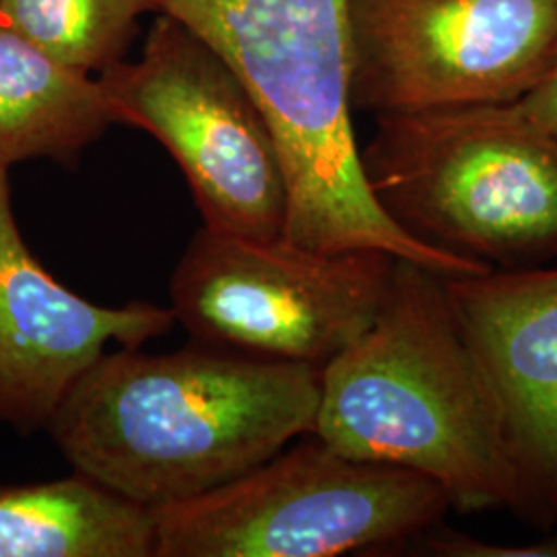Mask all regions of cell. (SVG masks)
<instances>
[{"label": "cell", "mask_w": 557, "mask_h": 557, "mask_svg": "<svg viewBox=\"0 0 557 557\" xmlns=\"http://www.w3.org/2000/svg\"><path fill=\"white\" fill-rule=\"evenodd\" d=\"M413 543L418 549H423V556L434 557H557V531L531 543L504 545L460 533L440 520L438 524L413 539Z\"/></svg>", "instance_id": "5bb4252c"}, {"label": "cell", "mask_w": 557, "mask_h": 557, "mask_svg": "<svg viewBox=\"0 0 557 557\" xmlns=\"http://www.w3.org/2000/svg\"><path fill=\"white\" fill-rule=\"evenodd\" d=\"M9 170L0 165V425L34 434L110 343L137 349L176 317L151 301L100 306L52 277L21 236Z\"/></svg>", "instance_id": "9c48e42d"}, {"label": "cell", "mask_w": 557, "mask_h": 557, "mask_svg": "<svg viewBox=\"0 0 557 557\" xmlns=\"http://www.w3.org/2000/svg\"><path fill=\"white\" fill-rule=\"evenodd\" d=\"M557 48V0H349V100L379 114L499 106Z\"/></svg>", "instance_id": "ba28073f"}, {"label": "cell", "mask_w": 557, "mask_h": 557, "mask_svg": "<svg viewBox=\"0 0 557 557\" xmlns=\"http://www.w3.org/2000/svg\"><path fill=\"white\" fill-rule=\"evenodd\" d=\"M112 124L149 133L178 163L202 227L275 239L287 218L277 143L236 71L182 21L158 13L135 62L98 73Z\"/></svg>", "instance_id": "8992f818"}, {"label": "cell", "mask_w": 557, "mask_h": 557, "mask_svg": "<svg viewBox=\"0 0 557 557\" xmlns=\"http://www.w3.org/2000/svg\"><path fill=\"white\" fill-rule=\"evenodd\" d=\"M395 259L200 227L174 269L170 308L200 345L324 368L376 320Z\"/></svg>", "instance_id": "52a82bcc"}, {"label": "cell", "mask_w": 557, "mask_h": 557, "mask_svg": "<svg viewBox=\"0 0 557 557\" xmlns=\"http://www.w3.org/2000/svg\"><path fill=\"white\" fill-rule=\"evenodd\" d=\"M236 71L267 120L287 186L283 238L384 250L444 277L481 267L411 238L363 176L349 100V0H160Z\"/></svg>", "instance_id": "3957f363"}, {"label": "cell", "mask_w": 557, "mask_h": 557, "mask_svg": "<svg viewBox=\"0 0 557 557\" xmlns=\"http://www.w3.org/2000/svg\"><path fill=\"white\" fill-rule=\"evenodd\" d=\"M110 124L98 79L0 25V165L52 160L77 168Z\"/></svg>", "instance_id": "8fae6325"}, {"label": "cell", "mask_w": 557, "mask_h": 557, "mask_svg": "<svg viewBox=\"0 0 557 557\" xmlns=\"http://www.w3.org/2000/svg\"><path fill=\"white\" fill-rule=\"evenodd\" d=\"M450 508L436 481L312 434L197 498L153 508L156 557H335L413 543Z\"/></svg>", "instance_id": "5b68a950"}, {"label": "cell", "mask_w": 557, "mask_h": 557, "mask_svg": "<svg viewBox=\"0 0 557 557\" xmlns=\"http://www.w3.org/2000/svg\"><path fill=\"white\" fill-rule=\"evenodd\" d=\"M149 13L160 0H0V25L89 75L124 59Z\"/></svg>", "instance_id": "4fadbf2b"}, {"label": "cell", "mask_w": 557, "mask_h": 557, "mask_svg": "<svg viewBox=\"0 0 557 557\" xmlns=\"http://www.w3.org/2000/svg\"><path fill=\"white\" fill-rule=\"evenodd\" d=\"M442 281L508 421L524 485L520 517L556 527L557 262Z\"/></svg>", "instance_id": "30bf717a"}, {"label": "cell", "mask_w": 557, "mask_h": 557, "mask_svg": "<svg viewBox=\"0 0 557 557\" xmlns=\"http://www.w3.org/2000/svg\"><path fill=\"white\" fill-rule=\"evenodd\" d=\"M359 158L423 246L487 271L557 262V140L506 103L379 114Z\"/></svg>", "instance_id": "277c9868"}, {"label": "cell", "mask_w": 557, "mask_h": 557, "mask_svg": "<svg viewBox=\"0 0 557 557\" xmlns=\"http://www.w3.org/2000/svg\"><path fill=\"white\" fill-rule=\"evenodd\" d=\"M322 368L197 343L103 354L62 398L48 432L75 471L160 508L252 471L314 432Z\"/></svg>", "instance_id": "6da1fadb"}, {"label": "cell", "mask_w": 557, "mask_h": 557, "mask_svg": "<svg viewBox=\"0 0 557 557\" xmlns=\"http://www.w3.org/2000/svg\"><path fill=\"white\" fill-rule=\"evenodd\" d=\"M506 106L541 133L557 140V48L543 77L524 96Z\"/></svg>", "instance_id": "9a60e30c"}, {"label": "cell", "mask_w": 557, "mask_h": 557, "mask_svg": "<svg viewBox=\"0 0 557 557\" xmlns=\"http://www.w3.org/2000/svg\"><path fill=\"white\" fill-rule=\"evenodd\" d=\"M0 557H156V515L79 471L0 485Z\"/></svg>", "instance_id": "7c38bea8"}, {"label": "cell", "mask_w": 557, "mask_h": 557, "mask_svg": "<svg viewBox=\"0 0 557 557\" xmlns=\"http://www.w3.org/2000/svg\"><path fill=\"white\" fill-rule=\"evenodd\" d=\"M442 277L395 259L376 320L322 368L312 434L347 457L436 481L455 510L520 515L508 421Z\"/></svg>", "instance_id": "7a4b0ae2"}]
</instances>
